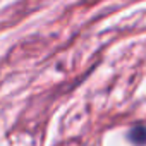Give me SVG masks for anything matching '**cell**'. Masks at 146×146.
<instances>
[{
    "mask_svg": "<svg viewBox=\"0 0 146 146\" xmlns=\"http://www.w3.org/2000/svg\"><path fill=\"white\" fill-rule=\"evenodd\" d=\"M129 139L134 144H146V127L144 125H136L129 131Z\"/></svg>",
    "mask_w": 146,
    "mask_h": 146,
    "instance_id": "obj_1",
    "label": "cell"
}]
</instances>
